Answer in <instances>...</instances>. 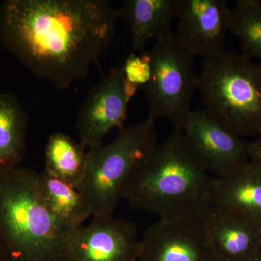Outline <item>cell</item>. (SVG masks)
Returning <instances> with one entry per match:
<instances>
[{
  "label": "cell",
  "instance_id": "14",
  "mask_svg": "<svg viewBox=\"0 0 261 261\" xmlns=\"http://www.w3.org/2000/svg\"><path fill=\"white\" fill-rule=\"evenodd\" d=\"M213 204L261 224V167L249 161L224 176L214 177Z\"/></svg>",
  "mask_w": 261,
  "mask_h": 261
},
{
  "label": "cell",
  "instance_id": "19",
  "mask_svg": "<svg viewBox=\"0 0 261 261\" xmlns=\"http://www.w3.org/2000/svg\"><path fill=\"white\" fill-rule=\"evenodd\" d=\"M122 66L127 82L137 90H141L148 82L151 72L149 53H130Z\"/></svg>",
  "mask_w": 261,
  "mask_h": 261
},
{
  "label": "cell",
  "instance_id": "3",
  "mask_svg": "<svg viewBox=\"0 0 261 261\" xmlns=\"http://www.w3.org/2000/svg\"><path fill=\"white\" fill-rule=\"evenodd\" d=\"M75 230L47 208L39 173L21 166L0 169V237L13 261H67Z\"/></svg>",
  "mask_w": 261,
  "mask_h": 261
},
{
  "label": "cell",
  "instance_id": "20",
  "mask_svg": "<svg viewBox=\"0 0 261 261\" xmlns=\"http://www.w3.org/2000/svg\"><path fill=\"white\" fill-rule=\"evenodd\" d=\"M250 161L261 167V137L250 142Z\"/></svg>",
  "mask_w": 261,
  "mask_h": 261
},
{
  "label": "cell",
  "instance_id": "22",
  "mask_svg": "<svg viewBox=\"0 0 261 261\" xmlns=\"http://www.w3.org/2000/svg\"><path fill=\"white\" fill-rule=\"evenodd\" d=\"M240 261H261V248Z\"/></svg>",
  "mask_w": 261,
  "mask_h": 261
},
{
  "label": "cell",
  "instance_id": "21",
  "mask_svg": "<svg viewBox=\"0 0 261 261\" xmlns=\"http://www.w3.org/2000/svg\"><path fill=\"white\" fill-rule=\"evenodd\" d=\"M0 261H13L8 247L1 237H0Z\"/></svg>",
  "mask_w": 261,
  "mask_h": 261
},
{
  "label": "cell",
  "instance_id": "13",
  "mask_svg": "<svg viewBox=\"0 0 261 261\" xmlns=\"http://www.w3.org/2000/svg\"><path fill=\"white\" fill-rule=\"evenodd\" d=\"M178 0H126L118 9L119 19L129 25L133 54L145 53L150 39L155 40L171 32Z\"/></svg>",
  "mask_w": 261,
  "mask_h": 261
},
{
  "label": "cell",
  "instance_id": "1",
  "mask_svg": "<svg viewBox=\"0 0 261 261\" xmlns=\"http://www.w3.org/2000/svg\"><path fill=\"white\" fill-rule=\"evenodd\" d=\"M118 9L108 0H6L0 42L58 90L85 80L112 43Z\"/></svg>",
  "mask_w": 261,
  "mask_h": 261
},
{
  "label": "cell",
  "instance_id": "16",
  "mask_svg": "<svg viewBox=\"0 0 261 261\" xmlns=\"http://www.w3.org/2000/svg\"><path fill=\"white\" fill-rule=\"evenodd\" d=\"M39 187L49 211L63 224L73 229L92 216L78 188L43 171L39 173Z\"/></svg>",
  "mask_w": 261,
  "mask_h": 261
},
{
  "label": "cell",
  "instance_id": "9",
  "mask_svg": "<svg viewBox=\"0 0 261 261\" xmlns=\"http://www.w3.org/2000/svg\"><path fill=\"white\" fill-rule=\"evenodd\" d=\"M181 129L195 159L216 177L250 161V142L222 126L204 109L191 111Z\"/></svg>",
  "mask_w": 261,
  "mask_h": 261
},
{
  "label": "cell",
  "instance_id": "15",
  "mask_svg": "<svg viewBox=\"0 0 261 261\" xmlns=\"http://www.w3.org/2000/svg\"><path fill=\"white\" fill-rule=\"evenodd\" d=\"M29 117L13 94L0 92V169L18 167L27 153Z\"/></svg>",
  "mask_w": 261,
  "mask_h": 261
},
{
  "label": "cell",
  "instance_id": "8",
  "mask_svg": "<svg viewBox=\"0 0 261 261\" xmlns=\"http://www.w3.org/2000/svg\"><path fill=\"white\" fill-rule=\"evenodd\" d=\"M139 261H220L202 219H159L139 240Z\"/></svg>",
  "mask_w": 261,
  "mask_h": 261
},
{
  "label": "cell",
  "instance_id": "6",
  "mask_svg": "<svg viewBox=\"0 0 261 261\" xmlns=\"http://www.w3.org/2000/svg\"><path fill=\"white\" fill-rule=\"evenodd\" d=\"M150 76L143 91L149 104V116L163 118L174 128H181L191 112L192 96L197 89L194 58L171 31L155 40L149 51Z\"/></svg>",
  "mask_w": 261,
  "mask_h": 261
},
{
  "label": "cell",
  "instance_id": "4",
  "mask_svg": "<svg viewBox=\"0 0 261 261\" xmlns=\"http://www.w3.org/2000/svg\"><path fill=\"white\" fill-rule=\"evenodd\" d=\"M197 89L205 111L239 137H261V64L224 50L204 58Z\"/></svg>",
  "mask_w": 261,
  "mask_h": 261
},
{
  "label": "cell",
  "instance_id": "18",
  "mask_svg": "<svg viewBox=\"0 0 261 261\" xmlns=\"http://www.w3.org/2000/svg\"><path fill=\"white\" fill-rule=\"evenodd\" d=\"M229 32L238 39L242 56L261 61V2L237 1L230 10Z\"/></svg>",
  "mask_w": 261,
  "mask_h": 261
},
{
  "label": "cell",
  "instance_id": "5",
  "mask_svg": "<svg viewBox=\"0 0 261 261\" xmlns=\"http://www.w3.org/2000/svg\"><path fill=\"white\" fill-rule=\"evenodd\" d=\"M155 120L119 130L114 140L87 150V163L79 187L92 217L111 216L120 201L134 168L158 143Z\"/></svg>",
  "mask_w": 261,
  "mask_h": 261
},
{
  "label": "cell",
  "instance_id": "7",
  "mask_svg": "<svg viewBox=\"0 0 261 261\" xmlns=\"http://www.w3.org/2000/svg\"><path fill=\"white\" fill-rule=\"evenodd\" d=\"M137 91L127 82L122 65L91 88L75 120L80 142L87 150L102 145L111 130L124 128L128 104Z\"/></svg>",
  "mask_w": 261,
  "mask_h": 261
},
{
  "label": "cell",
  "instance_id": "11",
  "mask_svg": "<svg viewBox=\"0 0 261 261\" xmlns=\"http://www.w3.org/2000/svg\"><path fill=\"white\" fill-rule=\"evenodd\" d=\"M230 10L225 0H178L176 34L182 45L204 58L224 50Z\"/></svg>",
  "mask_w": 261,
  "mask_h": 261
},
{
  "label": "cell",
  "instance_id": "12",
  "mask_svg": "<svg viewBox=\"0 0 261 261\" xmlns=\"http://www.w3.org/2000/svg\"><path fill=\"white\" fill-rule=\"evenodd\" d=\"M220 261H240L261 248V224L213 205L202 219Z\"/></svg>",
  "mask_w": 261,
  "mask_h": 261
},
{
  "label": "cell",
  "instance_id": "10",
  "mask_svg": "<svg viewBox=\"0 0 261 261\" xmlns=\"http://www.w3.org/2000/svg\"><path fill=\"white\" fill-rule=\"evenodd\" d=\"M138 231L132 221L93 216L70 239L67 261H137Z\"/></svg>",
  "mask_w": 261,
  "mask_h": 261
},
{
  "label": "cell",
  "instance_id": "17",
  "mask_svg": "<svg viewBox=\"0 0 261 261\" xmlns=\"http://www.w3.org/2000/svg\"><path fill=\"white\" fill-rule=\"evenodd\" d=\"M87 149L69 135L55 132L48 139L45 147L44 171L79 188L85 174Z\"/></svg>",
  "mask_w": 261,
  "mask_h": 261
},
{
  "label": "cell",
  "instance_id": "2",
  "mask_svg": "<svg viewBox=\"0 0 261 261\" xmlns=\"http://www.w3.org/2000/svg\"><path fill=\"white\" fill-rule=\"evenodd\" d=\"M214 181L176 128L137 163L123 200L159 219H202L214 205Z\"/></svg>",
  "mask_w": 261,
  "mask_h": 261
}]
</instances>
